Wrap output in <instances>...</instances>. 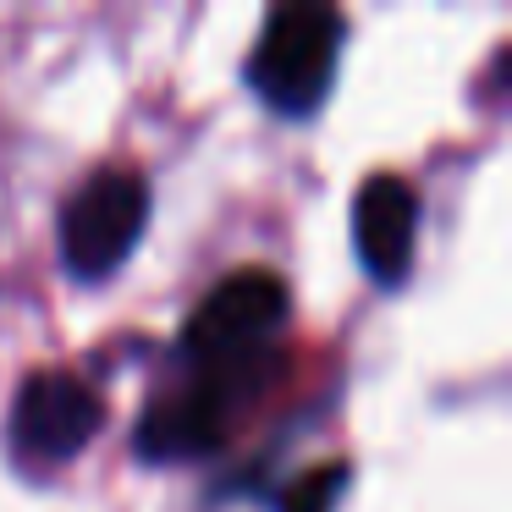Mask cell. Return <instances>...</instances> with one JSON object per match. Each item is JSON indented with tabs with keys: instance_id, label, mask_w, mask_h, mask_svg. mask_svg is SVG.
<instances>
[{
	"instance_id": "obj_1",
	"label": "cell",
	"mask_w": 512,
	"mask_h": 512,
	"mask_svg": "<svg viewBox=\"0 0 512 512\" xmlns=\"http://www.w3.org/2000/svg\"><path fill=\"white\" fill-rule=\"evenodd\" d=\"M281 325L287 281L276 270H232L215 281L177 336V386L155 391L138 419V452L160 463L215 452L243 402L265 386Z\"/></svg>"
},
{
	"instance_id": "obj_3",
	"label": "cell",
	"mask_w": 512,
	"mask_h": 512,
	"mask_svg": "<svg viewBox=\"0 0 512 512\" xmlns=\"http://www.w3.org/2000/svg\"><path fill=\"white\" fill-rule=\"evenodd\" d=\"M149 221V182L133 166H100L61 210V265L78 281L122 270Z\"/></svg>"
},
{
	"instance_id": "obj_4",
	"label": "cell",
	"mask_w": 512,
	"mask_h": 512,
	"mask_svg": "<svg viewBox=\"0 0 512 512\" xmlns=\"http://www.w3.org/2000/svg\"><path fill=\"white\" fill-rule=\"evenodd\" d=\"M105 424V402L72 369H34L12 397V419H6V441H12L23 468H56L78 457Z\"/></svg>"
},
{
	"instance_id": "obj_5",
	"label": "cell",
	"mask_w": 512,
	"mask_h": 512,
	"mask_svg": "<svg viewBox=\"0 0 512 512\" xmlns=\"http://www.w3.org/2000/svg\"><path fill=\"white\" fill-rule=\"evenodd\" d=\"M353 243L369 276L380 287H397L413 265V243H419V193L391 171H375L353 204Z\"/></svg>"
},
{
	"instance_id": "obj_2",
	"label": "cell",
	"mask_w": 512,
	"mask_h": 512,
	"mask_svg": "<svg viewBox=\"0 0 512 512\" xmlns=\"http://www.w3.org/2000/svg\"><path fill=\"white\" fill-rule=\"evenodd\" d=\"M342 12L320 0H292L276 6L248 56V89L281 116H309L331 89L336 56H342Z\"/></svg>"
},
{
	"instance_id": "obj_6",
	"label": "cell",
	"mask_w": 512,
	"mask_h": 512,
	"mask_svg": "<svg viewBox=\"0 0 512 512\" xmlns=\"http://www.w3.org/2000/svg\"><path fill=\"white\" fill-rule=\"evenodd\" d=\"M342 485H347V463H320L281 490V512H331L342 501Z\"/></svg>"
}]
</instances>
